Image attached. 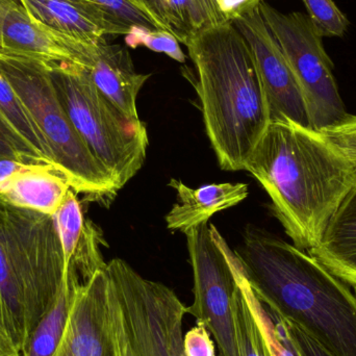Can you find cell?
Here are the masks:
<instances>
[{
  "mask_svg": "<svg viewBox=\"0 0 356 356\" xmlns=\"http://www.w3.org/2000/svg\"><path fill=\"white\" fill-rule=\"evenodd\" d=\"M83 67L98 91L114 104L129 122L144 127L138 113L137 99L152 75L136 71L127 48L110 45L106 41L85 44Z\"/></svg>",
  "mask_w": 356,
  "mask_h": 356,
  "instance_id": "obj_13",
  "label": "cell"
},
{
  "mask_svg": "<svg viewBox=\"0 0 356 356\" xmlns=\"http://www.w3.org/2000/svg\"><path fill=\"white\" fill-rule=\"evenodd\" d=\"M0 124L13 135L22 140L35 150L48 165L54 167L49 148L31 120L26 110L15 94L8 81L0 71Z\"/></svg>",
  "mask_w": 356,
  "mask_h": 356,
  "instance_id": "obj_20",
  "label": "cell"
},
{
  "mask_svg": "<svg viewBox=\"0 0 356 356\" xmlns=\"http://www.w3.org/2000/svg\"><path fill=\"white\" fill-rule=\"evenodd\" d=\"M106 268L79 286L64 334L52 356H114L108 323Z\"/></svg>",
  "mask_w": 356,
  "mask_h": 356,
  "instance_id": "obj_12",
  "label": "cell"
},
{
  "mask_svg": "<svg viewBox=\"0 0 356 356\" xmlns=\"http://www.w3.org/2000/svg\"><path fill=\"white\" fill-rule=\"evenodd\" d=\"M169 186L177 193V203L166 216L167 228L186 234L192 228L207 223L220 211L236 207L248 197V186L243 182H224L192 188L178 179Z\"/></svg>",
  "mask_w": 356,
  "mask_h": 356,
  "instance_id": "obj_15",
  "label": "cell"
},
{
  "mask_svg": "<svg viewBox=\"0 0 356 356\" xmlns=\"http://www.w3.org/2000/svg\"><path fill=\"white\" fill-rule=\"evenodd\" d=\"M259 1L249 4L230 22L246 40L263 85L270 122L292 121L311 127L300 87L282 54L280 44L266 24Z\"/></svg>",
  "mask_w": 356,
  "mask_h": 356,
  "instance_id": "obj_10",
  "label": "cell"
},
{
  "mask_svg": "<svg viewBox=\"0 0 356 356\" xmlns=\"http://www.w3.org/2000/svg\"><path fill=\"white\" fill-rule=\"evenodd\" d=\"M97 6L129 26L166 31L165 25L152 13L145 0H83Z\"/></svg>",
  "mask_w": 356,
  "mask_h": 356,
  "instance_id": "obj_23",
  "label": "cell"
},
{
  "mask_svg": "<svg viewBox=\"0 0 356 356\" xmlns=\"http://www.w3.org/2000/svg\"><path fill=\"white\" fill-rule=\"evenodd\" d=\"M125 42L131 48L145 46L152 51L166 54L178 63H184L186 60V54L180 48L179 42L169 31L160 29L152 31L144 27L133 26L129 35H127Z\"/></svg>",
  "mask_w": 356,
  "mask_h": 356,
  "instance_id": "obj_25",
  "label": "cell"
},
{
  "mask_svg": "<svg viewBox=\"0 0 356 356\" xmlns=\"http://www.w3.org/2000/svg\"><path fill=\"white\" fill-rule=\"evenodd\" d=\"M321 131L356 167V116L349 114L344 120Z\"/></svg>",
  "mask_w": 356,
  "mask_h": 356,
  "instance_id": "obj_29",
  "label": "cell"
},
{
  "mask_svg": "<svg viewBox=\"0 0 356 356\" xmlns=\"http://www.w3.org/2000/svg\"><path fill=\"white\" fill-rule=\"evenodd\" d=\"M207 15H209V20L211 25L222 24V23L230 22L224 18L223 15L220 12L219 6H218L217 0H201Z\"/></svg>",
  "mask_w": 356,
  "mask_h": 356,
  "instance_id": "obj_31",
  "label": "cell"
},
{
  "mask_svg": "<svg viewBox=\"0 0 356 356\" xmlns=\"http://www.w3.org/2000/svg\"><path fill=\"white\" fill-rule=\"evenodd\" d=\"M64 277L54 216L0 199V338L21 355Z\"/></svg>",
  "mask_w": 356,
  "mask_h": 356,
  "instance_id": "obj_4",
  "label": "cell"
},
{
  "mask_svg": "<svg viewBox=\"0 0 356 356\" xmlns=\"http://www.w3.org/2000/svg\"><path fill=\"white\" fill-rule=\"evenodd\" d=\"M259 6L300 87L312 129L322 131L344 120L349 114L334 77V62L309 17L280 12L266 0Z\"/></svg>",
  "mask_w": 356,
  "mask_h": 356,
  "instance_id": "obj_8",
  "label": "cell"
},
{
  "mask_svg": "<svg viewBox=\"0 0 356 356\" xmlns=\"http://www.w3.org/2000/svg\"><path fill=\"white\" fill-rule=\"evenodd\" d=\"M54 219L62 244L66 272L71 259L81 242L87 222L83 219L81 203L77 200L72 190L69 191L64 202L54 213Z\"/></svg>",
  "mask_w": 356,
  "mask_h": 356,
  "instance_id": "obj_22",
  "label": "cell"
},
{
  "mask_svg": "<svg viewBox=\"0 0 356 356\" xmlns=\"http://www.w3.org/2000/svg\"></svg>",
  "mask_w": 356,
  "mask_h": 356,
  "instance_id": "obj_33",
  "label": "cell"
},
{
  "mask_svg": "<svg viewBox=\"0 0 356 356\" xmlns=\"http://www.w3.org/2000/svg\"><path fill=\"white\" fill-rule=\"evenodd\" d=\"M238 286L232 302L238 356H272L261 324L249 302L242 280V268L236 257Z\"/></svg>",
  "mask_w": 356,
  "mask_h": 356,
  "instance_id": "obj_21",
  "label": "cell"
},
{
  "mask_svg": "<svg viewBox=\"0 0 356 356\" xmlns=\"http://www.w3.org/2000/svg\"><path fill=\"white\" fill-rule=\"evenodd\" d=\"M2 160L19 161L25 164L48 165L35 150L0 124V161Z\"/></svg>",
  "mask_w": 356,
  "mask_h": 356,
  "instance_id": "obj_28",
  "label": "cell"
},
{
  "mask_svg": "<svg viewBox=\"0 0 356 356\" xmlns=\"http://www.w3.org/2000/svg\"><path fill=\"white\" fill-rule=\"evenodd\" d=\"M0 356H22V355L13 348L3 339L0 338Z\"/></svg>",
  "mask_w": 356,
  "mask_h": 356,
  "instance_id": "obj_32",
  "label": "cell"
},
{
  "mask_svg": "<svg viewBox=\"0 0 356 356\" xmlns=\"http://www.w3.org/2000/svg\"><path fill=\"white\" fill-rule=\"evenodd\" d=\"M150 10L182 44L211 26L201 0H145Z\"/></svg>",
  "mask_w": 356,
  "mask_h": 356,
  "instance_id": "obj_19",
  "label": "cell"
},
{
  "mask_svg": "<svg viewBox=\"0 0 356 356\" xmlns=\"http://www.w3.org/2000/svg\"><path fill=\"white\" fill-rule=\"evenodd\" d=\"M309 252L356 288V186L332 218L319 246Z\"/></svg>",
  "mask_w": 356,
  "mask_h": 356,
  "instance_id": "obj_17",
  "label": "cell"
},
{
  "mask_svg": "<svg viewBox=\"0 0 356 356\" xmlns=\"http://www.w3.org/2000/svg\"><path fill=\"white\" fill-rule=\"evenodd\" d=\"M83 44L38 22L19 0H0V54L83 67Z\"/></svg>",
  "mask_w": 356,
  "mask_h": 356,
  "instance_id": "obj_11",
  "label": "cell"
},
{
  "mask_svg": "<svg viewBox=\"0 0 356 356\" xmlns=\"http://www.w3.org/2000/svg\"><path fill=\"white\" fill-rule=\"evenodd\" d=\"M86 280L89 278L83 277L73 264H69L56 301L33 330L22 356L54 355L64 334L79 286Z\"/></svg>",
  "mask_w": 356,
  "mask_h": 356,
  "instance_id": "obj_18",
  "label": "cell"
},
{
  "mask_svg": "<svg viewBox=\"0 0 356 356\" xmlns=\"http://www.w3.org/2000/svg\"><path fill=\"white\" fill-rule=\"evenodd\" d=\"M274 322L280 336L295 356H334L297 324L276 316Z\"/></svg>",
  "mask_w": 356,
  "mask_h": 356,
  "instance_id": "obj_26",
  "label": "cell"
},
{
  "mask_svg": "<svg viewBox=\"0 0 356 356\" xmlns=\"http://www.w3.org/2000/svg\"><path fill=\"white\" fill-rule=\"evenodd\" d=\"M184 234L194 282V301L186 314L209 330L222 356H238L232 315L238 286L236 255L213 224Z\"/></svg>",
  "mask_w": 356,
  "mask_h": 356,
  "instance_id": "obj_9",
  "label": "cell"
},
{
  "mask_svg": "<svg viewBox=\"0 0 356 356\" xmlns=\"http://www.w3.org/2000/svg\"><path fill=\"white\" fill-rule=\"evenodd\" d=\"M313 24L322 37H344L349 22L334 0H302Z\"/></svg>",
  "mask_w": 356,
  "mask_h": 356,
  "instance_id": "obj_24",
  "label": "cell"
},
{
  "mask_svg": "<svg viewBox=\"0 0 356 356\" xmlns=\"http://www.w3.org/2000/svg\"><path fill=\"white\" fill-rule=\"evenodd\" d=\"M70 190L67 180L54 167L24 164L0 182V199L14 207L54 216Z\"/></svg>",
  "mask_w": 356,
  "mask_h": 356,
  "instance_id": "obj_16",
  "label": "cell"
},
{
  "mask_svg": "<svg viewBox=\"0 0 356 356\" xmlns=\"http://www.w3.org/2000/svg\"><path fill=\"white\" fill-rule=\"evenodd\" d=\"M56 96L96 160L121 190L143 167L147 156L146 125L136 127L94 85L87 69L48 65Z\"/></svg>",
  "mask_w": 356,
  "mask_h": 356,
  "instance_id": "obj_7",
  "label": "cell"
},
{
  "mask_svg": "<svg viewBox=\"0 0 356 356\" xmlns=\"http://www.w3.org/2000/svg\"><path fill=\"white\" fill-rule=\"evenodd\" d=\"M211 332L203 324L198 323L191 328L182 340L184 356H216L215 343Z\"/></svg>",
  "mask_w": 356,
  "mask_h": 356,
  "instance_id": "obj_30",
  "label": "cell"
},
{
  "mask_svg": "<svg viewBox=\"0 0 356 356\" xmlns=\"http://www.w3.org/2000/svg\"><path fill=\"white\" fill-rule=\"evenodd\" d=\"M38 22L83 43L106 41V35H129L124 24L97 6L83 0H19Z\"/></svg>",
  "mask_w": 356,
  "mask_h": 356,
  "instance_id": "obj_14",
  "label": "cell"
},
{
  "mask_svg": "<svg viewBox=\"0 0 356 356\" xmlns=\"http://www.w3.org/2000/svg\"><path fill=\"white\" fill-rule=\"evenodd\" d=\"M106 271L114 356H184L186 307L175 291L121 259L106 264Z\"/></svg>",
  "mask_w": 356,
  "mask_h": 356,
  "instance_id": "obj_5",
  "label": "cell"
},
{
  "mask_svg": "<svg viewBox=\"0 0 356 356\" xmlns=\"http://www.w3.org/2000/svg\"><path fill=\"white\" fill-rule=\"evenodd\" d=\"M244 170L261 184L293 244L319 246L356 186V167L321 131L292 121L270 122Z\"/></svg>",
  "mask_w": 356,
  "mask_h": 356,
  "instance_id": "obj_1",
  "label": "cell"
},
{
  "mask_svg": "<svg viewBox=\"0 0 356 356\" xmlns=\"http://www.w3.org/2000/svg\"><path fill=\"white\" fill-rule=\"evenodd\" d=\"M0 71L43 136L54 169L75 193L93 200L118 192L110 173L90 152L60 104L48 65L0 54Z\"/></svg>",
  "mask_w": 356,
  "mask_h": 356,
  "instance_id": "obj_6",
  "label": "cell"
},
{
  "mask_svg": "<svg viewBox=\"0 0 356 356\" xmlns=\"http://www.w3.org/2000/svg\"><path fill=\"white\" fill-rule=\"evenodd\" d=\"M255 296L334 356H356V288L309 251L249 228L234 251Z\"/></svg>",
  "mask_w": 356,
  "mask_h": 356,
  "instance_id": "obj_2",
  "label": "cell"
},
{
  "mask_svg": "<svg viewBox=\"0 0 356 356\" xmlns=\"http://www.w3.org/2000/svg\"><path fill=\"white\" fill-rule=\"evenodd\" d=\"M242 278L245 292H246L249 302H250L255 316H257V320L261 324V330H263L264 334H265L272 356H295L290 347L280 336V332L276 327L275 322L270 317L269 313L264 307L263 303L255 296L254 292L251 289L250 284L247 282L244 274H243Z\"/></svg>",
  "mask_w": 356,
  "mask_h": 356,
  "instance_id": "obj_27",
  "label": "cell"
},
{
  "mask_svg": "<svg viewBox=\"0 0 356 356\" xmlns=\"http://www.w3.org/2000/svg\"><path fill=\"white\" fill-rule=\"evenodd\" d=\"M184 45L196 68L205 131L220 167L244 170L270 124L250 48L232 22L207 27Z\"/></svg>",
  "mask_w": 356,
  "mask_h": 356,
  "instance_id": "obj_3",
  "label": "cell"
}]
</instances>
